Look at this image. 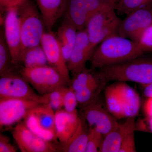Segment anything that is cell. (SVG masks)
<instances>
[{
  "label": "cell",
  "instance_id": "cb8c5ba5",
  "mask_svg": "<svg viewBox=\"0 0 152 152\" xmlns=\"http://www.w3.org/2000/svg\"><path fill=\"white\" fill-rule=\"evenodd\" d=\"M124 125L119 124L113 129L104 136L100 152H119L122 141Z\"/></svg>",
  "mask_w": 152,
  "mask_h": 152
},
{
  "label": "cell",
  "instance_id": "6da1fadb",
  "mask_svg": "<svg viewBox=\"0 0 152 152\" xmlns=\"http://www.w3.org/2000/svg\"><path fill=\"white\" fill-rule=\"evenodd\" d=\"M145 54L136 42L115 35L101 42L91 60V69H95L118 64Z\"/></svg>",
  "mask_w": 152,
  "mask_h": 152
},
{
  "label": "cell",
  "instance_id": "5b68a950",
  "mask_svg": "<svg viewBox=\"0 0 152 152\" xmlns=\"http://www.w3.org/2000/svg\"><path fill=\"white\" fill-rule=\"evenodd\" d=\"M20 74L40 95L69 85L58 71L48 65L34 67L23 66Z\"/></svg>",
  "mask_w": 152,
  "mask_h": 152
},
{
  "label": "cell",
  "instance_id": "836d02e7",
  "mask_svg": "<svg viewBox=\"0 0 152 152\" xmlns=\"http://www.w3.org/2000/svg\"><path fill=\"white\" fill-rule=\"evenodd\" d=\"M17 149L10 142L8 137L0 134V152H16Z\"/></svg>",
  "mask_w": 152,
  "mask_h": 152
},
{
  "label": "cell",
  "instance_id": "52a82bcc",
  "mask_svg": "<svg viewBox=\"0 0 152 152\" xmlns=\"http://www.w3.org/2000/svg\"><path fill=\"white\" fill-rule=\"evenodd\" d=\"M31 86L21 75L13 72L5 74L0 78V99H24L43 104L42 95L36 93Z\"/></svg>",
  "mask_w": 152,
  "mask_h": 152
},
{
  "label": "cell",
  "instance_id": "484cf974",
  "mask_svg": "<svg viewBox=\"0 0 152 152\" xmlns=\"http://www.w3.org/2000/svg\"><path fill=\"white\" fill-rule=\"evenodd\" d=\"M102 80L100 77L98 72L94 69H86L75 75H73L72 79L69 86L70 88L74 91L80 89L92 84L94 83Z\"/></svg>",
  "mask_w": 152,
  "mask_h": 152
},
{
  "label": "cell",
  "instance_id": "ac0fdd59",
  "mask_svg": "<svg viewBox=\"0 0 152 152\" xmlns=\"http://www.w3.org/2000/svg\"><path fill=\"white\" fill-rule=\"evenodd\" d=\"M45 27L52 29L65 11L66 0H37Z\"/></svg>",
  "mask_w": 152,
  "mask_h": 152
},
{
  "label": "cell",
  "instance_id": "f546056e",
  "mask_svg": "<svg viewBox=\"0 0 152 152\" xmlns=\"http://www.w3.org/2000/svg\"><path fill=\"white\" fill-rule=\"evenodd\" d=\"M136 43L144 54L152 52V24L142 33Z\"/></svg>",
  "mask_w": 152,
  "mask_h": 152
},
{
  "label": "cell",
  "instance_id": "44dd1931",
  "mask_svg": "<svg viewBox=\"0 0 152 152\" xmlns=\"http://www.w3.org/2000/svg\"><path fill=\"white\" fill-rule=\"evenodd\" d=\"M107 84L101 80L90 86L75 91L78 105L82 107L98 100L99 96Z\"/></svg>",
  "mask_w": 152,
  "mask_h": 152
},
{
  "label": "cell",
  "instance_id": "277c9868",
  "mask_svg": "<svg viewBox=\"0 0 152 152\" xmlns=\"http://www.w3.org/2000/svg\"><path fill=\"white\" fill-rule=\"evenodd\" d=\"M18 10L21 36L22 53L26 49L40 45L45 32V25L37 8L29 1L18 8Z\"/></svg>",
  "mask_w": 152,
  "mask_h": 152
},
{
  "label": "cell",
  "instance_id": "7402d4cb",
  "mask_svg": "<svg viewBox=\"0 0 152 152\" xmlns=\"http://www.w3.org/2000/svg\"><path fill=\"white\" fill-rule=\"evenodd\" d=\"M20 63L26 67H34L48 65V59L41 45L26 49L20 58Z\"/></svg>",
  "mask_w": 152,
  "mask_h": 152
},
{
  "label": "cell",
  "instance_id": "30bf717a",
  "mask_svg": "<svg viewBox=\"0 0 152 152\" xmlns=\"http://www.w3.org/2000/svg\"><path fill=\"white\" fill-rule=\"evenodd\" d=\"M12 134L22 152H54L58 151V146L40 137L30 130L24 122L15 126Z\"/></svg>",
  "mask_w": 152,
  "mask_h": 152
},
{
  "label": "cell",
  "instance_id": "d6a6232c",
  "mask_svg": "<svg viewBox=\"0 0 152 152\" xmlns=\"http://www.w3.org/2000/svg\"><path fill=\"white\" fill-rule=\"evenodd\" d=\"M28 0H0L1 10L6 11L9 9L18 8Z\"/></svg>",
  "mask_w": 152,
  "mask_h": 152
},
{
  "label": "cell",
  "instance_id": "d4e9b609",
  "mask_svg": "<svg viewBox=\"0 0 152 152\" xmlns=\"http://www.w3.org/2000/svg\"><path fill=\"white\" fill-rule=\"evenodd\" d=\"M123 125L122 141L119 152H137L134 137V133L136 131L135 118H127Z\"/></svg>",
  "mask_w": 152,
  "mask_h": 152
},
{
  "label": "cell",
  "instance_id": "f1b7e54d",
  "mask_svg": "<svg viewBox=\"0 0 152 152\" xmlns=\"http://www.w3.org/2000/svg\"><path fill=\"white\" fill-rule=\"evenodd\" d=\"M104 138L103 135L96 129L89 127L86 152H99Z\"/></svg>",
  "mask_w": 152,
  "mask_h": 152
},
{
  "label": "cell",
  "instance_id": "e575fe53",
  "mask_svg": "<svg viewBox=\"0 0 152 152\" xmlns=\"http://www.w3.org/2000/svg\"><path fill=\"white\" fill-rule=\"evenodd\" d=\"M143 111L146 117L152 118V98H148L145 102Z\"/></svg>",
  "mask_w": 152,
  "mask_h": 152
},
{
  "label": "cell",
  "instance_id": "603a6c76",
  "mask_svg": "<svg viewBox=\"0 0 152 152\" xmlns=\"http://www.w3.org/2000/svg\"><path fill=\"white\" fill-rule=\"evenodd\" d=\"M104 94L106 106L110 113L117 120L125 118L123 104L113 84L106 88Z\"/></svg>",
  "mask_w": 152,
  "mask_h": 152
},
{
  "label": "cell",
  "instance_id": "8fae6325",
  "mask_svg": "<svg viewBox=\"0 0 152 152\" xmlns=\"http://www.w3.org/2000/svg\"><path fill=\"white\" fill-rule=\"evenodd\" d=\"M41 103L37 101L7 98L0 99L1 127L11 126L18 122L32 110Z\"/></svg>",
  "mask_w": 152,
  "mask_h": 152
},
{
  "label": "cell",
  "instance_id": "4fadbf2b",
  "mask_svg": "<svg viewBox=\"0 0 152 152\" xmlns=\"http://www.w3.org/2000/svg\"><path fill=\"white\" fill-rule=\"evenodd\" d=\"M4 18V34L10 51L13 64L18 65L21 53V36L18 8L6 11Z\"/></svg>",
  "mask_w": 152,
  "mask_h": 152
},
{
  "label": "cell",
  "instance_id": "5bb4252c",
  "mask_svg": "<svg viewBox=\"0 0 152 152\" xmlns=\"http://www.w3.org/2000/svg\"><path fill=\"white\" fill-rule=\"evenodd\" d=\"M40 45L46 56L49 64L58 71L69 85L71 81L70 71L56 34L51 31L45 32Z\"/></svg>",
  "mask_w": 152,
  "mask_h": 152
},
{
  "label": "cell",
  "instance_id": "9a60e30c",
  "mask_svg": "<svg viewBox=\"0 0 152 152\" xmlns=\"http://www.w3.org/2000/svg\"><path fill=\"white\" fill-rule=\"evenodd\" d=\"M88 47V37L86 29L78 31L75 45L67 62L69 70L73 75L87 69L86 64L91 58Z\"/></svg>",
  "mask_w": 152,
  "mask_h": 152
},
{
  "label": "cell",
  "instance_id": "8992f818",
  "mask_svg": "<svg viewBox=\"0 0 152 152\" xmlns=\"http://www.w3.org/2000/svg\"><path fill=\"white\" fill-rule=\"evenodd\" d=\"M23 119L27 127L40 137L51 142L57 140L55 112L49 104H39Z\"/></svg>",
  "mask_w": 152,
  "mask_h": 152
},
{
  "label": "cell",
  "instance_id": "d6986e66",
  "mask_svg": "<svg viewBox=\"0 0 152 152\" xmlns=\"http://www.w3.org/2000/svg\"><path fill=\"white\" fill-rule=\"evenodd\" d=\"M88 131L86 122L80 116L76 132L67 142L61 144L58 148V151L64 152H86Z\"/></svg>",
  "mask_w": 152,
  "mask_h": 152
},
{
  "label": "cell",
  "instance_id": "d590c367",
  "mask_svg": "<svg viewBox=\"0 0 152 152\" xmlns=\"http://www.w3.org/2000/svg\"><path fill=\"white\" fill-rule=\"evenodd\" d=\"M142 86H143V93L145 96L147 98H152V83Z\"/></svg>",
  "mask_w": 152,
  "mask_h": 152
},
{
  "label": "cell",
  "instance_id": "ffe728a7",
  "mask_svg": "<svg viewBox=\"0 0 152 152\" xmlns=\"http://www.w3.org/2000/svg\"><path fill=\"white\" fill-rule=\"evenodd\" d=\"M77 33L78 30L73 26L65 21L56 34L67 63L75 45Z\"/></svg>",
  "mask_w": 152,
  "mask_h": 152
},
{
  "label": "cell",
  "instance_id": "ba28073f",
  "mask_svg": "<svg viewBox=\"0 0 152 152\" xmlns=\"http://www.w3.org/2000/svg\"><path fill=\"white\" fill-rule=\"evenodd\" d=\"M108 5L100 0H70L65 11V21L78 31L83 29L94 15Z\"/></svg>",
  "mask_w": 152,
  "mask_h": 152
},
{
  "label": "cell",
  "instance_id": "4316f807",
  "mask_svg": "<svg viewBox=\"0 0 152 152\" xmlns=\"http://www.w3.org/2000/svg\"><path fill=\"white\" fill-rule=\"evenodd\" d=\"M12 59L3 30L0 34V76L12 72Z\"/></svg>",
  "mask_w": 152,
  "mask_h": 152
},
{
  "label": "cell",
  "instance_id": "83f0119b",
  "mask_svg": "<svg viewBox=\"0 0 152 152\" xmlns=\"http://www.w3.org/2000/svg\"><path fill=\"white\" fill-rule=\"evenodd\" d=\"M152 7V0H119L115 6L118 13L127 15L138 9Z\"/></svg>",
  "mask_w": 152,
  "mask_h": 152
},
{
  "label": "cell",
  "instance_id": "3957f363",
  "mask_svg": "<svg viewBox=\"0 0 152 152\" xmlns=\"http://www.w3.org/2000/svg\"><path fill=\"white\" fill-rule=\"evenodd\" d=\"M115 11L113 6H106L94 15L88 22L86 29L88 37V52L91 57L97 45L108 38L118 35L122 20Z\"/></svg>",
  "mask_w": 152,
  "mask_h": 152
},
{
  "label": "cell",
  "instance_id": "9c48e42d",
  "mask_svg": "<svg viewBox=\"0 0 152 152\" xmlns=\"http://www.w3.org/2000/svg\"><path fill=\"white\" fill-rule=\"evenodd\" d=\"M152 24V7L138 9L122 20L118 35L136 42L142 33Z\"/></svg>",
  "mask_w": 152,
  "mask_h": 152
},
{
  "label": "cell",
  "instance_id": "7a4b0ae2",
  "mask_svg": "<svg viewBox=\"0 0 152 152\" xmlns=\"http://www.w3.org/2000/svg\"><path fill=\"white\" fill-rule=\"evenodd\" d=\"M99 69L100 77L107 83L110 81H130L144 86L152 83V58L143 55L126 62Z\"/></svg>",
  "mask_w": 152,
  "mask_h": 152
},
{
  "label": "cell",
  "instance_id": "4dcf8cb0",
  "mask_svg": "<svg viewBox=\"0 0 152 152\" xmlns=\"http://www.w3.org/2000/svg\"><path fill=\"white\" fill-rule=\"evenodd\" d=\"M64 110L69 113H77V107L78 105L75 92L69 87L66 90L64 99Z\"/></svg>",
  "mask_w": 152,
  "mask_h": 152
},
{
  "label": "cell",
  "instance_id": "1f68e13d",
  "mask_svg": "<svg viewBox=\"0 0 152 152\" xmlns=\"http://www.w3.org/2000/svg\"><path fill=\"white\" fill-rule=\"evenodd\" d=\"M136 131L152 133V118L145 117L136 122Z\"/></svg>",
  "mask_w": 152,
  "mask_h": 152
},
{
  "label": "cell",
  "instance_id": "e0dca14e",
  "mask_svg": "<svg viewBox=\"0 0 152 152\" xmlns=\"http://www.w3.org/2000/svg\"><path fill=\"white\" fill-rule=\"evenodd\" d=\"M113 85L122 103L125 118H135L141 106L139 94L125 82L117 81Z\"/></svg>",
  "mask_w": 152,
  "mask_h": 152
},
{
  "label": "cell",
  "instance_id": "8d00e7d4",
  "mask_svg": "<svg viewBox=\"0 0 152 152\" xmlns=\"http://www.w3.org/2000/svg\"><path fill=\"white\" fill-rule=\"evenodd\" d=\"M102 1L115 7L119 0H100Z\"/></svg>",
  "mask_w": 152,
  "mask_h": 152
},
{
  "label": "cell",
  "instance_id": "2e32d148",
  "mask_svg": "<svg viewBox=\"0 0 152 152\" xmlns=\"http://www.w3.org/2000/svg\"><path fill=\"white\" fill-rule=\"evenodd\" d=\"M80 116L77 113H71L64 110L55 112V126L57 140L61 144L67 142L76 132Z\"/></svg>",
  "mask_w": 152,
  "mask_h": 152
},
{
  "label": "cell",
  "instance_id": "7c38bea8",
  "mask_svg": "<svg viewBox=\"0 0 152 152\" xmlns=\"http://www.w3.org/2000/svg\"><path fill=\"white\" fill-rule=\"evenodd\" d=\"M81 116L89 127L95 128L104 136L119 124L116 119L98 100L81 107Z\"/></svg>",
  "mask_w": 152,
  "mask_h": 152
}]
</instances>
